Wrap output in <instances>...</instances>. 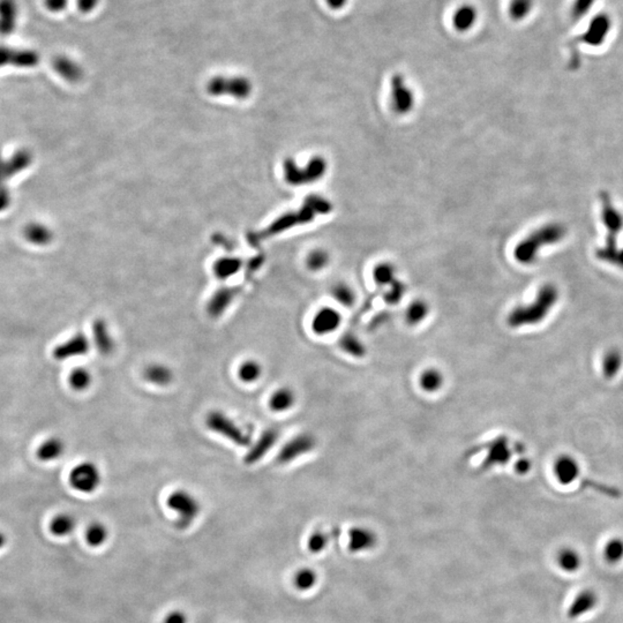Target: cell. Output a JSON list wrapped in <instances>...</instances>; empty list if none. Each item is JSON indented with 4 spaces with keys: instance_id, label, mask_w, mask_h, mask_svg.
I'll use <instances>...</instances> for the list:
<instances>
[{
    "instance_id": "obj_1",
    "label": "cell",
    "mask_w": 623,
    "mask_h": 623,
    "mask_svg": "<svg viewBox=\"0 0 623 623\" xmlns=\"http://www.w3.org/2000/svg\"><path fill=\"white\" fill-rule=\"evenodd\" d=\"M559 290L556 285H544L538 291L532 303L520 305L511 310V313L508 314V324L517 329L520 327L536 326L543 322L559 301Z\"/></svg>"
},
{
    "instance_id": "obj_2",
    "label": "cell",
    "mask_w": 623,
    "mask_h": 623,
    "mask_svg": "<svg viewBox=\"0 0 623 623\" xmlns=\"http://www.w3.org/2000/svg\"><path fill=\"white\" fill-rule=\"evenodd\" d=\"M565 236V229L563 225L552 223L542 226L517 245L515 258L522 265H531L536 261L539 249L561 242Z\"/></svg>"
},
{
    "instance_id": "obj_3",
    "label": "cell",
    "mask_w": 623,
    "mask_h": 623,
    "mask_svg": "<svg viewBox=\"0 0 623 623\" xmlns=\"http://www.w3.org/2000/svg\"><path fill=\"white\" fill-rule=\"evenodd\" d=\"M601 220H603V223L606 226L608 232L606 245L598 251L597 256L598 258H601V261L612 263L614 256L619 251L617 247V238L621 230L623 229V216L614 206L610 195L606 192L601 194Z\"/></svg>"
},
{
    "instance_id": "obj_4",
    "label": "cell",
    "mask_w": 623,
    "mask_h": 623,
    "mask_svg": "<svg viewBox=\"0 0 623 623\" xmlns=\"http://www.w3.org/2000/svg\"><path fill=\"white\" fill-rule=\"evenodd\" d=\"M204 425L210 432L242 448H249L253 442L249 433L224 411L210 410L204 417Z\"/></svg>"
},
{
    "instance_id": "obj_5",
    "label": "cell",
    "mask_w": 623,
    "mask_h": 623,
    "mask_svg": "<svg viewBox=\"0 0 623 623\" xmlns=\"http://www.w3.org/2000/svg\"><path fill=\"white\" fill-rule=\"evenodd\" d=\"M166 506L177 516V527L184 530L191 527L194 520H197L201 513V504L193 493L178 488L171 492L166 499Z\"/></svg>"
},
{
    "instance_id": "obj_6",
    "label": "cell",
    "mask_w": 623,
    "mask_h": 623,
    "mask_svg": "<svg viewBox=\"0 0 623 623\" xmlns=\"http://www.w3.org/2000/svg\"><path fill=\"white\" fill-rule=\"evenodd\" d=\"M102 471L93 461H84L75 465L68 476V483L81 494H93L102 485Z\"/></svg>"
},
{
    "instance_id": "obj_7",
    "label": "cell",
    "mask_w": 623,
    "mask_h": 623,
    "mask_svg": "<svg viewBox=\"0 0 623 623\" xmlns=\"http://www.w3.org/2000/svg\"><path fill=\"white\" fill-rule=\"evenodd\" d=\"M613 18L608 12H599L592 16L579 37L582 44L599 48L604 46L613 30Z\"/></svg>"
},
{
    "instance_id": "obj_8",
    "label": "cell",
    "mask_w": 623,
    "mask_h": 623,
    "mask_svg": "<svg viewBox=\"0 0 623 623\" xmlns=\"http://www.w3.org/2000/svg\"><path fill=\"white\" fill-rule=\"evenodd\" d=\"M315 447H317L315 436L310 433H301L284 443V446L277 452L276 461L281 465L290 464L303 456L307 455L308 452H313Z\"/></svg>"
},
{
    "instance_id": "obj_9",
    "label": "cell",
    "mask_w": 623,
    "mask_h": 623,
    "mask_svg": "<svg viewBox=\"0 0 623 623\" xmlns=\"http://www.w3.org/2000/svg\"><path fill=\"white\" fill-rule=\"evenodd\" d=\"M287 178L291 184H308L319 181L327 171V162L322 157H314L305 169H298L294 161L287 163Z\"/></svg>"
},
{
    "instance_id": "obj_10",
    "label": "cell",
    "mask_w": 623,
    "mask_h": 623,
    "mask_svg": "<svg viewBox=\"0 0 623 623\" xmlns=\"http://www.w3.org/2000/svg\"><path fill=\"white\" fill-rule=\"evenodd\" d=\"M391 107L398 114H405L414 109V93L407 84L404 75L395 74L391 80Z\"/></svg>"
},
{
    "instance_id": "obj_11",
    "label": "cell",
    "mask_w": 623,
    "mask_h": 623,
    "mask_svg": "<svg viewBox=\"0 0 623 623\" xmlns=\"http://www.w3.org/2000/svg\"><path fill=\"white\" fill-rule=\"evenodd\" d=\"M91 341L86 334L77 333L55 346L52 355L55 360L65 362L68 359L79 358L87 355L91 349Z\"/></svg>"
},
{
    "instance_id": "obj_12",
    "label": "cell",
    "mask_w": 623,
    "mask_h": 623,
    "mask_svg": "<svg viewBox=\"0 0 623 623\" xmlns=\"http://www.w3.org/2000/svg\"><path fill=\"white\" fill-rule=\"evenodd\" d=\"M278 439H280V432L277 428H267L263 431L258 439L251 443V446L247 449L244 456V463L251 466L261 462L262 459H265L270 450L276 446Z\"/></svg>"
},
{
    "instance_id": "obj_13",
    "label": "cell",
    "mask_w": 623,
    "mask_h": 623,
    "mask_svg": "<svg viewBox=\"0 0 623 623\" xmlns=\"http://www.w3.org/2000/svg\"><path fill=\"white\" fill-rule=\"evenodd\" d=\"M39 62V55L35 50L0 46V68L4 66L34 67Z\"/></svg>"
},
{
    "instance_id": "obj_14",
    "label": "cell",
    "mask_w": 623,
    "mask_h": 623,
    "mask_svg": "<svg viewBox=\"0 0 623 623\" xmlns=\"http://www.w3.org/2000/svg\"><path fill=\"white\" fill-rule=\"evenodd\" d=\"M342 323V315L333 307H322L314 314L310 328L315 335L326 336L335 333Z\"/></svg>"
},
{
    "instance_id": "obj_15",
    "label": "cell",
    "mask_w": 623,
    "mask_h": 623,
    "mask_svg": "<svg viewBox=\"0 0 623 623\" xmlns=\"http://www.w3.org/2000/svg\"><path fill=\"white\" fill-rule=\"evenodd\" d=\"M91 344L100 355L107 357L116 350V342L111 333L109 323L104 319H96L91 326Z\"/></svg>"
},
{
    "instance_id": "obj_16",
    "label": "cell",
    "mask_w": 623,
    "mask_h": 623,
    "mask_svg": "<svg viewBox=\"0 0 623 623\" xmlns=\"http://www.w3.org/2000/svg\"><path fill=\"white\" fill-rule=\"evenodd\" d=\"M210 91L215 94H230L244 96L251 91L249 81L240 77H218L209 84Z\"/></svg>"
},
{
    "instance_id": "obj_17",
    "label": "cell",
    "mask_w": 623,
    "mask_h": 623,
    "mask_svg": "<svg viewBox=\"0 0 623 623\" xmlns=\"http://www.w3.org/2000/svg\"><path fill=\"white\" fill-rule=\"evenodd\" d=\"M143 376L145 382L159 388L171 386L175 380V373L170 366L164 362H150L143 368Z\"/></svg>"
},
{
    "instance_id": "obj_18",
    "label": "cell",
    "mask_w": 623,
    "mask_h": 623,
    "mask_svg": "<svg viewBox=\"0 0 623 623\" xmlns=\"http://www.w3.org/2000/svg\"><path fill=\"white\" fill-rule=\"evenodd\" d=\"M554 476L561 485H570L577 480L581 473V466L577 459L572 455H560L553 465Z\"/></svg>"
},
{
    "instance_id": "obj_19",
    "label": "cell",
    "mask_w": 623,
    "mask_h": 623,
    "mask_svg": "<svg viewBox=\"0 0 623 623\" xmlns=\"http://www.w3.org/2000/svg\"><path fill=\"white\" fill-rule=\"evenodd\" d=\"M297 403L296 391L288 386L277 388L268 398V407L275 414H285Z\"/></svg>"
},
{
    "instance_id": "obj_20",
    "label": "cell",
    "mask_w": 623,
    "mask_h": 623,
    "mask_svg": "<svg viewBox=\"0 0 623 623\" xmlns=\"http://www.w3.org/2000/svg\"><path fill=\"white\" fill-rule=\"evenodd\" d=\"M19 14L16 0H0V35L10 36L15 32Z\"/></svg>"
},
{
    "instance_id": "obj_21",
    "label": "cell",
    "mask_w": 623,
    "mask_h": 623,
    "mask_svg": "<svg viewBox=\"0 0 623 623\" xmlns=\"http://www.w3.org/2000/svg\"><path fill=\"white\" fill-rule=\"evenodd\" d=\"M478 18L477 7L465 4L459 7L452 15V26L459 32H468L477 25Z\"/></svg>"
},
{
    "instance_id": "obj_22",
    "label": "cell",
    "mask_w": 623,
    "mask_h": 623,
    "mask_svg": "<svg viewBox=\"0 0 623 623\" xmlns=\"http://www.w3.org/2000/svg\"><path fill=\"white\" fill-rule=\"evenodd\" d=\"M511 450L506 436H501L493 440L488 447L487 459L484 464L487 468H492L493 465L506 464L511 459Z\"/></svg>"
},
{
    "instance_id": "obj_23",
    "label": "cell",
    "mask_w": 623,
    "mask_h": 623,
    "mask_svg": "<svg viewBox=\"0 0 623 623\" xmlns=\"http://www.w3.org/2000/svg\"><path fill=\"white\" fill-rule=\"evenodd\" d=\"M235 291L231 289H221L210 298L207 304V313L213 319H218L225 313L230 305L235 299Z\"/></svg>"
},
{
    "instance_id": "obj_24",
    "label": "cell",
    "mask_w": 623,
    "mask_h": 623,
    "mask_svg": "<svg viewBox=\"0 0 623 623\" xmlns=\"http://www.w3.org/2000/svg\"><path fill=\"white\" fill-rule=\"evenodd\" d=\"M66 450V445L58 436H51L39 445L36 455L42 462H53L60 459Z\"/></svg>"
},
{
    "instance_id": "obj_25",
    "label": "cell",
    "mask_w": 623,
    "mask_h": 623,
    "mask_svg": "<svg viewBox=\"0 0 623 623\" xmlns=\"http://www.w3.org/2000/svg\"><path fill=\"white\" fill-rule=\"evenodd\" d=\"M53 67L59 75H62L65 80L79 81L84 75V70L81 67L74 59L66 57V55H58L53 60Z\"/></svg>"
},
{
    "instance_id": "obj_26",
    "label": "cell",
    "mask_w": 623,
    "mask_h": 623,
    "mask_svg": "<svg viewBox=\"0 0 623 623\" xmlns=\"http://www.w3.org/2000/svg\"><path fill=\"white\" fill-rule=\"evenodd\" d=\"M598 598L596 594L592 591H583L578 594L575 598V601H572L570 608H569L567 617L570 620H575L585 613H588L590 610H594L597 605Z\"/></svg>"
},
{
    "instance_id": "obj_27",
    "label": "cell",
    "mask_w": 623,
    "mask_h": 623,
    "mask_svg": "<svg viewBox=\"0 0 623 623\" xmlns=\"http://www.w3.org/2000/svg\"><path fill=\"white\" fill-rule=\"evenodd\" d=\"M263 366L256 359H245L237 368V376L244 384H254L262 378Z\"/></svg>"
},
{
    "instance_id": "obj_28",
    "label": "cell",
    "mask_w": 623,
    "mask_h": 623,
    "mask_svg": "<svg viewBox=\"0 0 623 623\" xmlns=\"http://www.w3.org/2000/svg\"><path fill=\"white\" fill-rule=\"evenodd\" d=\"M445 384V375L439 368L428 367L419 375V387L427 394H434L441 391Z\"/></svg>"
},
{
    "instance_id": "obj_29",
    "label": "cell",
    "mask_w": 623,
    "mask_h": 623,
    "mask_svg": "<svg viewBox=\"0 0 623 623\" xmlns=\"http://www.w3.org/2000/svg\"><path fill=\"white\" fill-rule=\"evenodd\" d=\"M623 366V355L617 348L608 350L601 358V373L605 379L612 380L615 378Z\"/></svg>"
},
{
    "instance_id": "obj_30",
    "label": "cell",
    "mask_w": 623,
    "mask_h": 623,
    "mask_svg": "<svg viewBox=\"0 0 623 623\" xmlns=\"http://www.w3.org/2000/svg\"><path fill=\"white\" fill-rule=\"evenodd\" d=\"M339 348L346 352V355L353 358H364L366 355V346L362 343L355 334H343L339 341Z\"/></svg>"
},
{
    "instance_id": "obj_31",
    "label": "cell",
    "mask_w": 623,
    "mask_h": 623,
    "mask_svg": "<svg viewBox=\"0 0 623 623\" xmlns=\"http://www.w3.org/2000/svg\"><path fill=\"white\" fill-rule=\"evenodd\" d=\"M536 7V0H511L508 5V14L515 22L527 20Z\"/></svg>"
},
{
    "instance_id": "obj_32",
    "label": "cell",
    "mask_w": 623,
    "mask_h": 623,
    "mask_svg": "<svg viewBox=\"0 0 623 623\" xmlns=\"http://www.w3.org/2000/svg\"><path fill=\"white\" fill-rule=\"evenodd\" d=\"M68 384L73 391H78V393L88 391L93 384V374L87 368H74L68 375Z\"/></svg>"
},
{
    "instance_id": "obj_33",
    "label": "cell",
    "mask_w": 623,
    "mask_h": 623,
    "mask_svg": "<svg viewBox=\"0 0 623 623\" xmlns=\"http://www.w3.org/2000/svg\"><path fill=\"white\" fill-rule=\"evenodd\" d=\"M77 527V520L70 513H59L53 517L50 523V531L57 537H66L73 533Z\"/></svg>"
},
{
    "instance_id": "obj_34",
    "label": "cell",
    "mask_w": 623,
    "mask_h": 623,
    "mask_svg": "<svg viewBox=\"0 0 623 623\" xmlns=\"http://www.w3.org/2000/svg\"><path fill=\"white\" fill-rule=\"evenodd\" d=\"M428 314H430V306L426 301L417 299L407 306L405 310V321L409 326H418L425 321Z\"/></svg>"
},
{
    "instance_id": "obj_35",
    "label": "cell",
    "mask_w": 623,
    "mask_h": 623,
    "mask_svg": "<svg viewBox=\"0 0 623 623\" xmlns=\"http://www.w3.org/2000/svg\"><path fill=\"white\" fill-rule=\"evenodd\" d=\"M109 537V530L100 522L91 523L86 530V542L91 547H100L103 545Z\"/></svg>"
},
{
    "instance_id": "obj_36",
    "label": "cell",
    "mask_w": 623,
    "mask_h": 623,
    "mask_svg": "<svg viewBox=\"0 0 623 623\" xmlns=\"http://www.w3.org/2000/svg\"><path fill=\"white\" fill-rule=\"evenodd\" d=\"M375 542L374 533L371 530L357 527L351 531V549L353 551H360L362 549L371 547Z\"/></svg>"
},
{
    "instance_id": "obj_37",
    "label": "cell",
    "mask_w": 623,
    "mask_h": 623,
    "mask_svg": "<svg viewBox=\"0 0 623 623\" xmlns=\"http://www.w3.org/2000/svg\"><path fill=\"white\" fill-rule=\"evenodd\" d=\"M373 277H374L376 284L380 287H386V288H389L393 283L398 281L394 265H389V263H381V265H376L374 273H373Z\"/></svg>"
},
{
    "instance_id": "obj_38",
    "label": "cell",
    "mask_w": 623,
    "mask_h": 623,
    "mask_svg": "<svg viewBox=\"0 0 623 623\" xmlns=\"http://www.w3.org/2000/svg\"><path fill=\"white\" fill-rule=\"evenodd\" d=\"M558 563L565 572H574L579 569L581 556L572 549H563L558 556Z\"/></svg>"
},
{
    "instance_id": "obj_39",
    "label": "cell",
    "mask_w": 623,
    "mask_h": 623,
    "mask_svg": "<svg viewBox=\"0 0 623 623\" xmlns=\"http://www.w3.org/2000/svg\"><path fill=\"white\" fill-rule=\"evenodd\" d=\"M598 0H572V6H570V18L572 21L578 22L581 20L585 19L589 14L591 13Z\"/></svg>"
},
{
    "instance_id": "obj_40",
    "label": "cell",
    "mask_w": 623,
    "mask_h": 623,
    "mask_svg": "<svg viewBox=\"0 0 623 623\" xmlns=\"http://www.w3.org/2000/svg\"><path fill=\"white\" fill-rule=\"evenodd\" d=\"M332 294L335 298V301L342 306L351 307L355 304V294L353 289L350 288L348 284H337L334 287L332 290Z\"/></svg>"
},
{
    "instance_id": "obj_41",
    "label": "cell",
    "mask_w": 623,
    "mask_h": 623,
    "mask_svg": "<svg viewBox=\"0 0 623 623\" xmlns=\"http://www.w3.org/2000/svg\"><path fill=\"white\" fill-rule=\"evenodd\" d=\"M605 559L610 563H617L623 559V540L614 538L605 546Z\"/></svg>"
},
{
    "instance_id": "obj_42",
    "label": "cell",
    "mask_w": 623,
    "mask_h": 623,
    "mask_svg": "<svg viewBox=\"0 0 623 623\" xmlns=\"http://www.w3.org/2000/svg\"><path fill=\"white\" fill-rule=\"evenodd\" d=\"M328 262H329V256L321 249H317V251L310 253L307 258V265L313 272H317V270L324 268L328 265Z\"/></svg>"
},
{
    "instance_id": "obj_43",
    "label": "cell",
    "mask_w": 623,
    "mask_h": 623,
    "mask_svg": "<svg viewBox=\"0 0 623 623\" xmlns=\"http://www.w3.org/2000/svg\"><path fill=\"white\" fill-rule=\"evenodd\" d=\"M404 294H405V287L402 282L398 280L388 288L387 292L384 294V301L388 304L396 305L404 297Z\"/></svg>"
},
{
    "instance_id": "obj_44",
    "label": "cell",
    "mask_w": 623,
    "mask_h": 623,
    "mask_svg": "<svg viewBox=\"0 0 623 623\" xmlns=\"http://www.w3.org/2000/svg\"><path fill=\"white\" fill-rule=\"evenodd\" d=\"M315 579L317 578L312 570L304 569L297 572V575L294 577V584L299 590H308L313 586Z\"/></svg>"
},
{
    "instance_id": "obj_45",
    "label": "cell",
    "mask_w": 623,
    "mask_h": 623,
    "mask_svg": "<svg viewBox=\"0 0 623 623\" xmlns=\"http://www.w3.org/2000/svg\"><path fill=\"white\" fill-rule=\"evenodd\" d=\"M27 237L29 238L30 242H44L48 240V232L42 226L32 225L27 229Z\"/></svg>"
},
{
    "instance_id": "obj_46",
    "label": "cell",
    "mask_w": 623,
    "mask_h": 623,
    "mask_svg": "<svg viewBox=\"0 0 623 623\" xmlns=\"http://www.w3.org/2000/svg\"><path fill=\"white\" fill-rule=\"evenodd\" d=\"M70 0H44V5L48 12L53 14L63 13L68 7Z\"/></svg>"
},
{
    "instance_id": "obj_47",
    "label": "cell",
    "mask_w": 623,
    "mask_h": 623,
    "mask_svg": "<svg viewBox=\"0 0 623 623\" xmlns=\"http://www.w3.org/2000/svg\"><path fill=\"white\" fill-rule=\"evenodd\" d=\"M100 0H77V7L82 14H91L97 10Z\"/></svg>"
},
{
    "instance_id": "obj_48",
    "label": "cell",
    "mask_w": 623,
    "mask_h": 623,
    "mask_svg": "<svg viewBox=\"0 0 623 623\" xmlns=\"http://www.w3.org/2000/svg\"><path fill=\"white\" fill-rule=\"evenodd\" d=\"M163 623H188V617L181 610H173L165 617Z\"/></svg>"
},
{
    "instance_id": "obj_49",
    "label": "cell",
    "mask_w": 623,
    "mask_h": 623,
    "mask_svg": "<svg viewBox=\"0 0 623 623\" xmlns=\"http://www.w3.org/2000/svg\"><path fill=\"white\" fill-rule=\"evenodd\" d=\"M515 468L520 475H525L531 470V462L527 459H520L518 462L515 464Z\"/></svg>"
},
{
    "instance_id": "obj_50",
    "label": "cell",
    "mask_w": 623,
    "mask_h": 623,
    "mask_svg": "<svg viewBox=\"0 0 623 623\" xmlns=\"http://www.w3.org/2000/svg\"><path fill=\"white\" fill-rule=\"evenodd\" d=\"M326 4L330 10L341 11L348 6L349 0H326Z\"/></svg>"
},
{
    "instance_id": "obj_51",
    "label": "cell",
    "mask_w": 623,
    "mask_h": 623,
    "mask_svg": "<svg viewBox=\"0 0 623 623\" xmlns=\"http://www.w3.org/2000/svg\"><path fill=\"white\" fill-rule=\"evenodd\" d=\"M612 265H617L619 268L623 269V249L617 251V256H614Z\"/></svg>"
},
{
    "instance_id": "obj_52",
    "label": "cell",
    "mask_w": 623,
    "mask_h": 623,
    "mask_svg": "<svg viewBox=\"0 0 623 623\" xmlns=\"http://www.w3.org/2000/svg\"><path fill=\"white\" fill-rule=\"evenodd\" d=\"M7 538L3 532H0V549H3L4 546L6 545Z\"/></svg>"
}]
</instances>
